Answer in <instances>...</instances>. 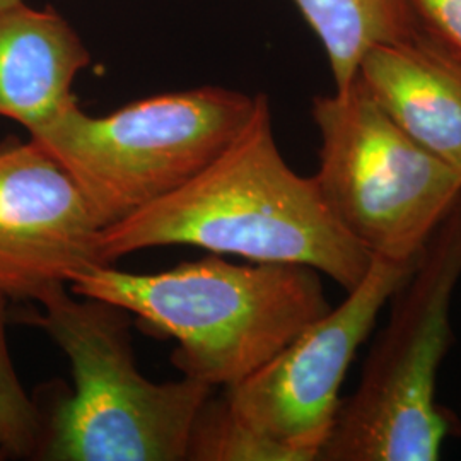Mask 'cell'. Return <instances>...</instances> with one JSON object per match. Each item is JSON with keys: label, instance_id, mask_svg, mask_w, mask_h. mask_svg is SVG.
I'll return each instance as SVG.
<instances>
[{"label": "cell", "instance_id": "cell-1", "mask_svg": "<svg viewBox=\"0 0 461 461\" xmlns=\"http://www.w3.org/2000/svg\"><path fill=\"white\" fill-rule=\"evenodd\" d=\"M175 245L258 264L306 265L346 293L373 262L330 212L313 176L287 165L267 95H257L247 127L215 161L176 192L104 228L99 251L113 265Z\"/></svg>", "mask_w": 461, "mask_h": 461}, {"label": "cell", "instance_id": "cell-4", "mask_svg": "<svg viewBox=\"0 0 461 461\" xmlns=\"http://www.w3.org/2000/svg\"><path fill=\"white\" fill-rule=\"evenodd\" d=\"M461 280V195L429 236L393 296L352 395L342 400L318 461H436L453 432L438 403Z\"/></svg>", "mask_w": 461, "mask_h": 461}, {"label": "cell", "instance_id": "cell-12", "mask_svg": "<svg viewBox=\"0 0 461 461\" xmlns=\"http://www.w3.org/2000/svg\"><path fill=\"white\" fill-rule=\"evenodd\" d=\"M186 461H303L296 451L247 426L224 396L212 393L198 412Z\"/></svg>", "mask_w": 461, "mask_h": 461}, {"label": "cell", "instance_id": "cell-16", "mask_svg": "<svg viewBox=\"0 0 461 461\" xmlns=\"http://www.w3.org/2000/svg\"><path fill=\"white\" fill-rule=\"evenodd\" d=\"M4 458H7V456H5V453H4L2 447H0V460H4Z\"/></svg>", "mask_w": 461, "mask_h": 461}, {"label": "cell", "instance_id": "cell-7", "mask_svg": "<svg viewBox=\"0 0 461 461\" xmlns=\"http://www.w3.org/2000/svg\"><path fill=\"white\" fill-rule=\"evenodd\" d=\"M417 257H373L364 279L339 306L253 375L224 388L230 411L265 438L296 451L301 460L318 461L342 403L347 371Z\"/></svg>", "mask_w": 461, "mask_h": 461}, {"label": "cell", "instance_id": "cell-6", "mask_svg": "<svg viewBox=\"0 0 461 461\" xmlns=\"http://www.w3.org/2000/svg\"><path fill=\"white\" fill-rule=\"evenodd\" d=\"M314 182L339 224L371 255L415 258L461 195V175L415 142L361 81L316 96Z\"/></svg>", "mask_w": 461, "mask_h": 461}, {"label": "cell", "instance_id": "cell-9", "mask_svg": "<svg viewBox=\"0 0 461 461\" xmlns=\"http://www.w3.org/2000/svg\"><path fill=\"white\" fill-rule=\"evenodd\" d=\"M357 79L396 125L461 175V53L419 26L364 53Z\"/></svg>", "mask_w": 461, "mask_h": 461}, {"label": "cell", "instance_id": "cell-15", "mask_svg": "<svg viewBox=\"0 0 461 461\" xmlns=\"http://www.w3.org/2000/svg\"><path fill=\"white\" fill-rule=\"evenodd\" d=\"M21 2H24V0H0V9H7V7L16 5V4H21Z\"/></svg>", "mask_w": 461, "mask_h": 461}, {"label": "cell", "instance_id": "cell-3", "mask_svg": "<svg viewBox=\"0 0 461 461\" xmlns=\"http://www.w3.org/2000/svg\"><path fill=\"white\" fill-rule=\"evenodd\" d=\"M17 314L66 354L74 386L34 398L41 438L34 460L183 461L198 412L214 388L197 379L154 383L133 354L132 316L68 285Z\"/></svg>", "mask_w": 461, "mask_h": 461}, {"label": "cell", "instance_id": "cell-8", "mask_svg": "<svg viewBox=\"0 0 461 461\" xmlns=\"http://www.w3.org/2000/svg\"><path fill=\"white\" fill-rule=\"evenodd\" d=\"M104 230L64 166L34 140L0 144V294L40 301L99 265Z\"/></svg>", "mask_w": 461, "mask_h": 461}, {"label": "cell", "instance_id": "cell-14", "mask_svg": "<svg viewBox=\"0 0 461 461\" xmlns=\"http://www.w3.org/2000/svg\"><path fill=\"white\" fill-rule=\"evenodd\" d=\"M417 23L461 53V0H409Z\"/></svg>", "mask_w": 461, "mask_h": 461}, {"label": "cell", "instance_id": "cell-13", "mask_svg": "<svg viewBox=\"0 0 461 461\" xmlns=\"http://www.w3.org/2000/svg\"><path fill=\"white\" fill-rule=\"evenodd\" d=\"M7 297L0 294V447L5 456L33 458L41 438V419L28 395L9 352Z\"/></svg>", "mask_w": 461, "mask_h": 461}, {"label": "cell", "instance_id": "cell-5", "mask_svg": "<svg viewBox=\"0 0 461 461\" xmlns=\"http://www.w3.org/2000/svg\"><path fill=\"white\" fill-rule=\"evenodd\" d=\"M255 104L257 95L221 86L137 99L103 116L76 101L28 133L108 228L195 178L247 127Z\"/></svg>", "mask_w": 461, "mask_h": 461}, {"label": "cell", "instance_id": "cell-2", "mask_svg": "<svg viewBox=\"0 0 461 461\" xmlns=\"http://www.w3.org/2000/svg\"><path fill=\"white\" fill-rule=\"evenodd\" d=\"M321 277L306 265L230 264L214 253L156 274L99 265L76 276L68 289L175 339L171 363L215 390L253 375L329 313Z\"/></svg>", "mask_w": 461, "mask_h": 461}, {"label": "cell", "instance_id": "cell-11", "mask_svg": "<svg viewBox=\"0 0 461 461\" xmlns=\"http://www.w3.org/2000/svg\"><path fill=\"white\" fill-rule=\"evenodd\" d=\"M329 59L335 91L356 81L364 53L420 24L409 0H294Z\"/></svg>", "mask_w": 461, "mask_h": 461}, {"label": "cell", "instance_id": "cell-10", "mask_svg": "<svg viewBox=\"0 0 461 461\" xmlns=\"http://www.w3.org/2000/svg\"><path fill=\"white\" fill-rule=\"evenodd\" d=\"M91 64L83 38L51 7L0 9V116L28 132L77 98L72 86Z\"/></svg>", "mask_w": 461, "mask_h": 461}]
</instances>
